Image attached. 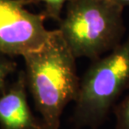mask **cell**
I'll list each match as a JSON object with an SVG mask.
<instances>
[{
    "label": "cell",
    "mask_w": 129,
    "mask_h": 129,
    "mask_svg": "<svg viewBox=\"0 0 129 129\" xmlns=\"http://www.w3.org/2000/svg\"><path fill=\"white\" fill-rule=\"evenodd\" d=\"M123 9L112 0H69L57 29L76 58L92 61L122 42Z\"/></svg>",
    "instance_id": "obj_2"
},
{
    "label": "cell",
    "mask_w": 129,
    "mask_h": 129,
    "mask_svg": "<svg viewBox=\"0 0 129 129\" xmlns=\"http://www.w3.org/2000/svg\"><path fill=\"white\" fill-rule=\"evenodd\" d=\"M69 0H37L44 4L45 10L43 13L46 18H50L52 20L59 22L61 18L63 9Z\"/></svg>",
    "instance_id": "obj_7"
},
{
    "label": "cell",
    "mask_w": 129,
    "mask_h": 129,
    "mask_svg": "<svg viewBox=\"0 0 129 129\" xmlns=\"http://www.w3.org/2000/svg\"><path fill=\"white\" fill-rule=\"evenodd\" d=\"M112 1L120 4L122 7L129 6V0H112Z\"/></svg>",
    "instance_id": "obj_9"
},
{
    "label": "cell",
    "mask_w": 129,
    "mask_h": 129,
    "mask_svg": "<svg viewBox=\"0 0 129 129\" xmlns=\"http://www.w3.org/2000/svg\"><path fill=\"white\" fill-rule=\"evenodd\" d=\"M129 88V36L107 55L92 60L80 80L70 122L76 129H97Z\"/></svg>",
    "instance_id": "obj_3"
},
{
    "label": "cell",
    "mask_w": 129,
    "mask_h": 129,
    "mask_svg": "<svg viewBox=\"0 0 129 129\" xmlns=\"http://www.w3.org/2000/svg\"><path fill=\"white\" fill-rule=\"evenodd\" d=\"M112 112L116 117L114 129H129V94L116 104Z\"/></svg>",
    "instance_id": "obj_6"
},
{
    "label": "cell",
    "mask_w": 129,
    "mask_h": 129,
    "mask_svg": "<svg viewBox=\"0 0 129 129\" xmlns=\"http://www.w3.org/2000/svg\"><path fill=\"white\" fill-rule=\"evenodd\" d=\"M16 1L23 2L26 5H29V4H35V3H37V0H16Z\"/></svg>",
    "instance_id": "obj_10"
},
{
    "label": "cell",
    "mask_w": 129,
    "mask_h": 129,
    "mask_svg": "<svg viewBox=\"0 0 129 129\" xmlns=\"http://www.w3.org/2000/svg\"><path fill=\"white\" fill-rule=\"evenodd\" d=\"M17 64L10 57L0 55V93L7 88V81L9 77L14 73Z\"/></svg>",
    "instance_id": "obj_8"
},
{
    "label": "cell",
    "mask_w": 129,
    "mask_h": 129,
    "mask_svg": "<svg viewBox=\"0 0 129 129\" xmlns=\"http://www.w3.org/2000/svg\"><path fill=\"white\" fill-rule=\"evenodd\" d=\"M16 0H0V55L23 56L42 46L52 30L45 26V15L25 9Z\"/></svg>",
    "instance_id": "obj_4"
},
{
    "label": "cell",
    "mask_w": 129,
    "mask_h": 129,
    "mask_svg": "<svg viewBox=\"0 0 129 129\" xmlns=\"http://www.w3.org/2000/svg\"><path fill=\"white\" fill-rule=\"evenodd\" d=\"M22 57L27 87L44 129H60L65 108L78 95L81 78L76 69L77 58L57 28L52 30L42 46Z\"/></svg>",
    "instance_id": "obj_1"
},
{
    "label": "cell",
    "mask_w": 129,
    "mask_h": 129,
    "mask_svg": "<svg viewBox=\"0 0 129 129\" xmlns=\"http://www.w3.org/2000/svg\"><path fill=\"white\" fill-rule=\"evenodd\" d=\"M24 71L0 93V129H44L41 120L33 115L27 98Z\"/></svg>",
    "instance_id": "obj_5"
}]
</instances>
